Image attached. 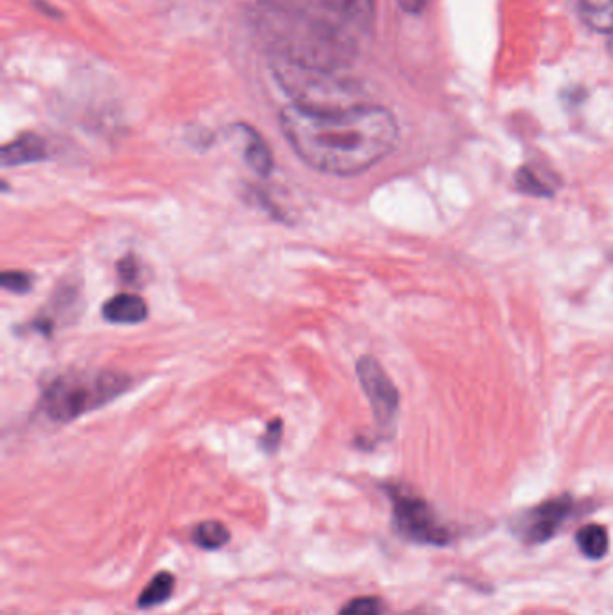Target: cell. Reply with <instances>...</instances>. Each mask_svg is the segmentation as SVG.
I'll list each match as a JSON object with an SVG mask.
<instances>
[{
    "label": "cell",
    "instance_id": "1",
    "mask_svg": "<svg viewBox=\"0 0 613 615\" xmlns=\"http://www.w3.org/2000/svg\"><path fill=\"white\" fill-rule=\"evenodd\" d=\"M279 125L300 161L334 177L365 174L389 157L400 141L392 113L365 103L337 110L290 105L279 116Z\"/></svg>",
    "mask_w": 613,
    "mask_h": 615
},
{
    "label": "cell",
    "instance_id": "2",
    "mask_svg": "<svg viewBox=\"0 0 613 615\" xmlns=\"http://www.w3.org/2000/svg\"><path fill=\"white\" fill-rule=\"evenodd\" d=\"M130 378L121 372H69L52 380L42 397V409L56 423L74 422L127 391Z\"/></svg>",
    "mask_w": 613,
    "mask_h": 615
},
{
    "label": "cell",
    "instance_id": "3",
    "mask_svg": "<svg viewBox=\"0 0 613 615\" xmlns=\"http://www.w3.org/2000/svg\"><path fill=\"white\" fill-rule=\"evenodd\" d=\"M390 498L398 533L416 544L445 545L450 542L448 529L439 522L426 500L403 489H390Z\"/></svg>",
    "mask_w": 613,
    "mask_h": 615
},
{
    "label": "cell",
    "instance_id": "4",
    "mask_svg": "<svg viewBox=\"0 0 613 615\" xmlns=\"http://www.w3.org/2000/svg\"><path fill=\"white\" fill-rule=\"evenodd\" d=\"M356 375H358L365 397L369 400L376 423L381 428L392 427L396 416H398L400 397H398L394 383L390 381L384 367L380 366V362L373 356H362L356 364Z\"/></svg>",
    "mask_w": 613,
    "mask_h": 615
},
{
    "label": "cell",
    "instance_id": "5",
    "mask_svg": "<svg viewBox=\"0 0 613 615\" xmlns=\"http://www.w3.org/2000/svg\"><path fill=\"white\" fill-rule=\"evenodd\" d=\"M570 511H573V498L568 495L547 500L523 515L518 522L517 533L528 544H543L553 539L557 529L562 528L563 522L568 519Z\"/></svg>",
    "mask_w": 613,
    "mask_h": 615
},
{
    "label": "cell",
    "instance_id": "6",
    "mask_svg": "<svg viewBox=\"0 0 613 615\" xmlns=\"http://www.w3.org/2000/svg\"><path fill=\"white\" fill-rule=\"evenodd\" d=\"M103 317L114 324H139L146 321L148 306L139 295H114L103 306Z\"/></svg>",
    "mask_w": 613,
    "mask_h": 615
},
{
    "label": "cell",
    "instance_id": "7",
    "mask_svg": "<svg viewBox=\"0 0 613 615\" xmlns=\"http://www.w3.org/2000/svg\"><path fill=\"white\" fill-rule=\"evenodd\" d=\"M47 157V146L44 139L35 133H26L22 138L11 141L2 147V166H22V164L40 163Z\"/></svg>",
    "mask_w": 613,
    "mask_h": 615
},
{
    "label": "cell",
    "instance_id": "8",
    "mask_svg": "<svg viewBox=\"0 0 613 615\" xmlns=\"http://www.w3.org/2000/svg\"><path fill=\"white\" fill-rule=\"evenodd\" d=\"M238 130L241 133V139H244L245 161H247L250 168L256 174L263 175V177L272 174L274 158H272L270 147L267 146L263 138L256 130L245 127V125H239Z\"/></svg>",
    "mask_w": 613,
    "mask_h": 615
},
{
    "label": "cell",
    "instance_id": "9",
    "mask_svg": "<svg viewBox=\"0 0 613 615\" xmlns=\"http://www.w3.org/2000/svg\"><path fill=\"white\" fill-rule=\"evenodd\" d=\"M581 19L590 29L612 35L613 33V0H579Z\"/></svg>",
    "mask_w": 613,
    "mask_h": 615
},
{
    "label": "cell",
    "instance_id": "10",
    "mask_svg": "<svg viewBox=\"0 0 613 615\" xmlns=\"http://www.w3.org/2000/svg\"><path fill=\"white\" fill-rule=\"evenodd\" d=\"M333 15L353 24H367L373 16L375 0H322Z\"/></svg>",
    "mask_w": 613,
    "mask_h": 615
},
{
    "label": "cell",
    "instance_id": "11",
    "mask_svg": "<svg viewBox=\"0 0 613 615\" xmlns=\"http://www.w3.org/2000/svg\"><path fill=\"white\" fill-rule=\"evenodd\" d=\"M579 549L587 558L601 559L609 553V533L603 525L588 524L576 534Z\"/></svg>",
    "mask_w": 613,
    "mask_h": 615
},
{
    "label": "cell",
    "instance_id": "12",
    "mask_svg": "<svg viewBox=\"0 0 613 615\" xmlns=\"http://www.w3.org/2000/svg\"><path fill=\"white\" fill-rule=\"evenodd\" d=\"M173 587H175V578L169 572H158L139 594V608H153V606L163 605L164 601L172 598Z\"/></svg>",
    "mask_w": 613,
    "mask_h": 615
},
{
    "label": "cell",
    "instance_id": "13",
    "mask_svg": "<svg viewBox=\"0 0 613 615\" xmlns=\"http://www.w3.org/2000/svg\"><path fill=\"white\" fill-rule=\"evenodd\" d=\"M231 540L228 529L219 522V520H208L198 524L193 531V542L198 547L205 551L222 549L223 545Z\"/></svg>",
    "mask_w": 613,
    "mask_h": 615
},
{
    "label": "cell",
    "instance_id": "14",
    "mask_svg": "<svg viewBox=\"0 0 613 615\" xmlns=\"http://www.w3.org/2000/svg\"><path fill=\"white\" fill-rule=\"evenodd\" d=\"M517 186L522 189L523 193L537 194V197H551L554 193L553 184L538 174L537 169L529 168V166H523L518 172Z\"/></svg>",
    "mask_w": 613,
    "mask_h": 615
},
{
    "label": "cell",
    "instance_id": "15",
    "mask_svg": "<svg viewBox=\"0 0 613 615\" xmlns=\"http://www.w3.org/2000/svg\"><path fill=\"white\" fill-rule=\"evenodd\" d=\"M384 611H386V606L380 598L364 595V598H355L350 603H345L339 615H381Z\"/></svg>",
    "mask_w": 613,
    "mask_h": 615
},
{
    "label": "cell",
    "instance_id": "16",
    "mask_svg": "<svg viewBox=\"0 0 613 615\" xmlns=\"http://www.w3.org/2000/svg\"><path fill=\"white\" fill-rule=\"evenodd\" d=\"M0 281H2L5 291L15 292V294H26L33 286V277L27 272H21V270L4 272Z\"/></svg>",
    "mask_w": 613,
    "mask_h": 615
},
{
    "label": "cell",
    "instance_id": "17",
    "mask_svg": "<svg viewBox=\"0 0 613 615\" xmlns=\"http://www.w3.org/2000/svg\"><path fill=\"white\" fill-rule=\"evenodd\" d=\"M281 436H283V423L281 419H275V422H270L269 430L264 434L263 439H261V447L267 452L272 453L278 450L279 442H281Z\"/></svg>",
    "mask_w": 613,
    "mask_h": 615
},
{
    "label": "cell",
    "instance_id": "18",
    "mask_svg": "<svg viewBox=\"0 0 613 615\" xmlns=\"http://www.w3.org/2000/svg\"><path fill=\"white\" fill-rule=\"evenodd\" d=\"M135 272H138V263L132 258H127V260L119 263V274L127 283L135 281Z\"/></svg>",
    "mask_w": 613,
    "mask_h": 615
},
{
    "label": "cell",
    "instance_id": "19",
    "mask_svg": "<svg viewBox=\"0 0 613 615\" xmlns=\"http://www.w3.org/2000/svg\"><path fill=\"white\" fill-rule=\"evenodd\" d=\"M401 10L409 13V15H420L421 11L425 10L428 0H398Z\"/></svg>",
    "mask_w": 613,
    "mask_h": 615
},
{
    "label": "cell",
    "instance_id": "20",
    "mask_svg": "<svg viewBox=\"0 0 613 615\" xmlns=\"http://www.w3.org/2000/svg\"><path fill=\"white\" fill-rule=\"evenodd\" d=\"M609 38H610V40H609V51L612 52V55H613V33H612V35H609Z\"/></svg>",
    "mask_w": 613,
    "mask_h": 615
}]
</instances>
